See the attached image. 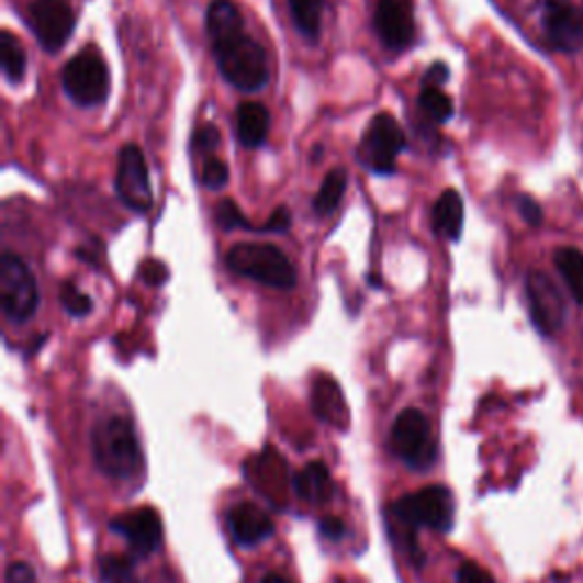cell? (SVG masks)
Listing matches in <instances>:
<instances>
[{"instance_id":"3","label":"cell","mask_w":583,"mask_h":583,"mask_svg":"<svg viewBox=\"0 0 583 583\" xmlns=\"http://www.w3.org/2000/svg\"><path fill=\"white\" fill-rule=\"evenodd\" d=\"M226 265L242 279L273 290H294L299 273L283 249L269 242H239L226 254Z\"/></svg>"},{"instance_id":"25","label":"cell","mask_w":583,"mask_h":583,"mask_svg":"<svg viewBox=\"0 0 583 583\" xmlns=\"http://www.w3.org/2000/svg\"><path fill=\"white\" fill-rule=\"evenodd\" d=\"M417 105L428 119L436 121V124H447L453 116V103L440 87H424Z\"/></svg>"},{"instance_id":"37","label":"cell","mask_w":583,"mask_h":583,"mask_svg":"<svg viewBox=\"0 0 583 583\" xmlns=\"http://www.w3.org/2000/svg\"><path fill=\"white\" fill-rule=\"evenodd\" d=\"M449 76H451V71L445 63H434L424 74V82H426V87H440L449 80Z\"/></svg>"},{"instance_id":"21","label":"cell","mask_w":583,"mask_h":583,"mask_svg":"<svg viewBox=\"0 0 583 583\" xmlns=\"http://www.w3.org/2000/svg\"><path fill=\"white\" fill-rule=\"evenodd\" d=\"M326 0H290V14L299 33L317 42L322 35V19H324Z\"/></svg>"},{"instance_id":"15","label":"cell","mask_w":583,"mask_h":583,"mask_svg":"<svg viewBox=\"0 0 583 583\" xmlns=\"http://www.w3.org/2000/svg\"><path fill=\"white\" fill-rule=\"evenodd\" d=\"M110 527L126 538V542H131V547L137 551L139 557H148L156 551L162 542V519L160 515L148 508H135L128 511L124 515H116Z\"/></svg>"},{"instance_id":"32","label":"cell","mask_w":583,"mask_h":583,"mask_svg":"<svg viewBox=\"0 0 583 583\" xmlns=\"http://www.w3.org/2000/svg\"><path fill=\"white\" fill-rule=\"evenodd\" d=\"M139 279L148 285H162L169 279V269L160 260H146L139 267Z\"/></svg>"},{"instance_id":"11","label":"cell","mask_w":583,"mask_h":583,"mask_svg":"<svg viewBox=\"0 0 583 583\" xmlns=\"http://www.w3.org/2000/svg\"><path fill=\"white\" fill-rule=\"evenodd\" d=\"M116 194L128 210L146 214L153 205L146 158L137 144H126L119 153V167L114 178Z\"/></svg>"},{"instance_id":"5","label":"cell","mask_w":583,"mask_h":583,"mask_svg":"<svg viewBox=\"0 0 583 583\" xmlns=\"http://www.w3.org/2000/svg\"><path fill=\"white\" fill-rule=\"evenodd\" d=\"M63 87L80 108L103 105L110 94V71L103 55L94 46L74 55L63 71Z\"/></svg>"},{"instance_id":"19","label":"cell","mask_w":583,"mask_h":583,"mask_svg":"<svg viewBox=\"0 0 583 583\" xmlns=\"http://www.w3.org/2000/svg\"><path fill=\"white\" fill-rule=\"evenodd\" d=\"M466 224V205L456 190H445L434 205V231L445 239H460Z\"/></svg>"},{"instance_id":"13","label":"cell","mask_w":583,"mask_h":583,"mask_svg":"<svg viewBox=\"0 0 583 583\" xmlns=\"http://www.w3.org/2000/svg\"><path fill=\"white\" fill-rule=\"evenodd\" d=\"M247 479L271 506L281 511L288 508L294 481L290 479V470L279 451L269 447L254 456L247 466Z\"/></svg>"},{"instance_id":"24","label":"cell","mask_w":583,"mask_h":583,"mask_svg":"<svg viewBox=\"0 0 583 583\" xmlns=\"http://www.w3.org/2000/svg\"><path fill=\"white\" fill-rule=\"evenodd\" d=\"M347 182H349V178H347L345 169L328 171V176L324 178L322 188L313 201L315 214H319V217H326V214H330L337 205H340L345 190H347Z\"/></svg>"},{"instance_id":"4","label":"cell","mask_w":583,"mask_h":583,"mask_svg":"<svg viewBox=\"0 0 583 583\" xmlns=\"http://www.w3.org/2000/svg\"><path fill=\"white\" fill-rule=\"evenodd\" d=\"M453 497L445 485H426L417 493L396 500L390 506V519L411 529H436L447 534L453 527Z\"/></svg>"},{"instance_id":"14","label":"cell","mask_w":583,"mask_h":583,"mask_svg":"<svg viewBox=\"0 0 583 583\" xmlns=\"http://www.w3.org/2000/svg\"><path fill=\"white\" fill-rule=\"evenodd\" d=\"M374 27L385 48L406 51L415 42L413 0H379Z\"/></svg>"},{"instance_id":"7","label":"cell","mask_w":583,"mask_h":583,"mask_svg":"<svg viewBox=\"0 0 583 583\" xmlns=\"http://www.w3.org/2000/svg\"><path fill=\"white\" fill-rule=\"evenodd\" d=\"M406 148V135L390 112H379L367 126L360 146L358 162L377 176H392L396 156Z\"/></svg>"},{"instance_id":"20","label":"cell","mask_w":583,"mask_h":583,"mask_svg":"<svg viewBox=\"0 0 583 583\" xmlns=\"http://www.w3.org/2000/svg\"><path fill=\"white\" fill-rule=\"evenodd\" d=\"M294 493L299 500L309 504H326L335 493V483L328 468L324 463L305 466L294 477Z\"/></svg>"},{"instance_id":"28","label":"cell","mask_w":583,"mask_h":583,"mask_svg":"<svg viewBox=\"0 0 583 583\" xmlns=\"http://www.w3.org/2000/svg\"><path fill=\"white\" fill-rule=\"evenodd\" d=\"M59 299H63V305L65 311L71 315V317H85L91 313V309H94V303H91V299L71 281H67L63 285V292H59Z\"/></svg>"},{"instance_id":"31","label":"cell","mask_w":583,"mask_h":583,"mask_svg":"<svg viewBox=\"0 0 583 583\" xmlns=\"http://www.w3.org/2000/svg\"><path fill=\"white\" fill-rule=\"evenodd\" d=\"M517 212H519V217L525 220L529 226L538 228L542 224V208L536 199L527 197V194H522L517 197Z\"/></svg>"},{"instance_id":"30","label":"cell","mask_w":583,"mask_h":583,"mask_svg":"<svg viewBox=\"0 0 583 583\" xmlns=\"http://www.w3.org/2000/svg\"><path fill=\"white\" fill-rule=\"evenodd\" d=\"M222 144V133L214 124H201L192 135V148L201 153H214Z\"/></svg>"},{"instance_id":"9","label":"cell","mask_w":583,"mask_h":583,"mask_svg":"<svg viewBox=\"0 0 583 583\" xmlns=\"http://www.w3.org/2000/svg\"><path fill=\"white\" fill-rule=\"evenodd\" d=\"M25 19L46 53L63 51L76 27V12L69 0H35Z\"/></svg>"},{"instance_id":"18","label":"cell","mask_w":583,"mask_h":583,"mask_svg":"<svg viewBox=\"0 0 583 583\" xmlns=\"http://www.w3.org/2000/svg\"><path fill=\"white\" fill-rule=\"evenodd\" d=\"M271 128V114L267 105L258 101L242 103L235 112V135L242 146L258 148L267 142Z\"/></svg>"},{"instance_id":"8","label":"cell","mask_w":583,"mask_h":583,"mask_svg":"<svg viewBox=\"0 0 583 583\" xmlns=\"http://www.w3.org/2000/svg\"><path fill=\"white\" fill-rule=\"evenodd\" d=\"M392 447L411 470H428L434 466L438 447L431 424L422 411L406 408L399 413L392 426Z\"/></svg>"},{"instance_id":"12","label":"cell","mask_w":583,"mask_h":583,"mask_svg":"<svg viewBox=\"0 0 583 583\" xmlns=\"http://www.w3.org/2000/svg\"><path fill=\"white\" fill-rule=\"evenodd\" d=\"M540 23L551 48L576 53L583 48V14L572 0H538Z\"/></svg>"},{"instance_id":"1","label":"cell","mask_w":583,"mask_h":583,"mask_svg":"<svg viewBox=\"0 0 583 583\" xmlns=\"http://www.w3.org/2000/svg\"><path fill=\"white\" fill-rule=\"evenodd\" d=\"M205 30L226 82L244 94H256L267 87L271 78L267 51L247 33L233 0H212L205 12Z\"/></svg>"},{"instance_id":"10","label":"cell","mask_w":583,"mask_h":583,"mask_svg":"<svg viewBox=\"0 0 583 583\" xmlns=\"http://www.w3.org/2000/svg\"><path fill=\"white\" fill-rule=\"evenodd\" d=\"M527 303L536 330L545 337L557 335L568 317V305L563 292L549 279L545 271H529L527 276Z\"/></svg>"},{"instance_id":"33","label":"cell","mask_w":583,"mask_h":583,"mask_svg":"<svg viewBox=\"0 0 583 583\" xmlns=\"http://www.w3.org/2000/svg\"><path fill=\"white\" fill-rule=\"evenodd\" d=\"M456 583H497L495 576L477 563H463L458 568Z\"/></svg>"},{"instance_id":"29","label":"cell","mask_w":583,"mask_h":583,"mask_svg":"<svg viewBox=\"0 0 583 583\" xmlns=\"http://www.w3.org/2000/svg\"><path fill=\"white\" fill-rule=\"evenodd\" d=\"M201 182L208 190H224L228 186V165L220 158H205L201 169Z\"/></svg>"},{"instance_id":"23","label":"cell","mask_w":583,"mask_h":583,"mask_svg":"<svg viewBox=\"0 0 583 583\" xmlns=\"http://www.w3.org/2000/svg\"><path fill=\"white\" fill-rule=\"evenodd\" d=\"M0 65H3V74L12 85H19L25 78L27 55L23 44L10 33V30L0 33Z\"/></svg>"},{"instance_id":"38","label":"cell","mask_w":583,"mask_h":583,"mask_svg":"<svg viewBox=\"0 0 583 583\" xmlns=\"http://www.w3.org/2000/svg\"><path fill=\"white\" fill-rule=\"evenodd\" d=\"M76 256L80 260H85L89 267H101V262H103L101 242H94V247H91V244H82V247L76 251Z\"/></svg>"},{"instance_id":"22","label":"cell","mask_w":583,"mask_h":583,"mask_svg":"<svg viewBox=\"0 0 583 583\" xmlns=\"http://www.w3.org/2000/svg\"><path fill=\"white\" fill-rule=\"evenodd\" d=\"M554 265L572 299L583 309V254L574 247H561L554 254Z\"/></svg>"},{"instance_id":"17","label":"cell","mask_w":583,"mask_h":583,"mask_svg":"<svg viewBox=\"0 0 583 583\" xmlns=\"http://www.w3.org/2000/svg\"><path fill=\"white\" fill-rule=\"evenodd\" d=\"M311 404H313L315 415L322 422L335 426L337 431H345V428L349 426V408L343 396V390L335 379L324 377V374L315 379Z\"/></svg>"},{"instance_id":"27","label":"cell","mask_w":583,"mask_h":583,"mask_svg":"<svg viewBox=\"0 0 583 583\" xmlns=\"http://www.w3.org/2000/svg\"><path fill=\"white\" fill-rule=\"evenodd\" d=\"M214 220H217V224L226 233H231V231H256L251 226V222L247 217H244L239 205L233 199L220 201V205L214 208Z\"/></svg>"},{"instance_id":"36","label":"cell","mask_w":583,"mask_h":583,"mask_svg":"<svg viewBox=\"0 0 583 583\" xmlns=\"http://www.w3.org/2000/svg\"><path fill=\"white\" fill-rule=\"evenodd\" d=\"M319 531L328 540H340L345 536L347 527H345V522L340 517H324L319 522Z\"/></svg>"},{"instance_id":"2","label":"cell","mask_w":583,"mask_h":583,"mask_svg":"<svg viewBox=\"0 0 583 583\" xmlns=\"http://www.w3.org/2000/svg\"><path fill=\"white\" fill-rule=\"evenodd\" d=\"M91 451L103 474L112 479H133L142 470V449L133 422L112 415L91 431Z\"/></svg>"},{"instance_id":"35","label":"cell","mask_w":583,"mask_h":583,"mask_svg":"<svg viewBox=\"0 0 583 583\" xmlns=\"http://www.w3.org/2000/svg\"><path fill=\"white\" fill-rule=\"evenodd\" d=\"M5 581H8V583H40L35 570L30 568L27 563H23V561H16V563H12V565L8 568Z\"/></svg>"},{"instance_id":"34","label":"cell","mask_w":583,"mask_h":583,"mask_svg":"<svg viewBox=\"0 0 583 583\" xmlns=\"http://www.w3.org/2000/svg\"><path fill=\"white\" fill-rule=\"evenodd\" d=\"M290 226H292L290 210L285 205H279L271 212V217L265 222V226L258 231H262V233H288Z\"/></svg>"},{"instance_id":"39","label":"cell","mask_w":583,"mask_h":583,"mask_svg":"<svg viewBox=\"0 0 583 583\" xmlns=\"http://www.w3.org/2000/svg\"><path fill=\"white\" fill-rule=\"evenodd\" d=\"M262 583H290V581H288L283 574H276V572H273V574H267V576L262 579Z\"/></svg>"},{"instance_id":"26","label":"cell","mask_w":583,"mask_h":583,"mask_svg":"<svg viewBox=\"0 0 583 583\" xmlns=\"http://www.w3.org/2000/svg\"><path fill=\"white\" fill-rule=\"evenodd\" d=\"M99 570H101L103 583H139L133 563L124 557H116V554L103 557Z\"/></svg>"},{"instance_id":"6","label":"cell","mask_w":583,"mask_h":583,"mask_svg":"<svg viewBox=\"0 0 583 583\" xmlns=\"http://www.w3.org/2000/svg\"><path fill=\"white\" fill-rule=\"evenodd\" d=\"M0 303H3L5 317L16 324L33 319L40 311L37 279L16 254L0 258Z\"/></svg>"},{"instance_id":"16","label":"cell","mask_w":583,"mask_h":583,"mask_svg":"<svg viewBox=\"0 0 583 583\" xmlns=\"http://www.w3.org/2000/svg\"><path fill=\"white\" fill-rule=\"evenodd\" d=\"M228 529L242 547H254L273 534L271 517L256 504L242 502L228 513Z\"/></svg>"}]
</instances>
